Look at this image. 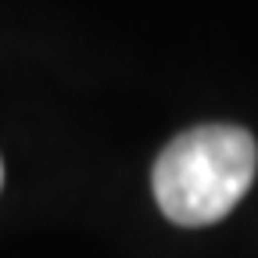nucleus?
<instances>
[{
  "mask_svg": "<svg viewBox=\"0 0 258 258\" xmlns=\"http://www.w3.org/2000/svg\"><path fill=\"white\" fill-rule=\"evenodd\" d=\"M258 169L254 137L240 125H198L179 133L154 161V201L179 226L230 215Z\"/></svg>",
  "mask_w": 258,
  "mask_h": 258,
  "instance_id": "obj_1",
  "label": "nucleus"
},
{
  "mask_svg": "<svg viewBox=\"0 0 258 258\" xmlns=\"http://www.w3.org/2000/svg\"><path fill=\"white\" fill-rule=\"evenodd\" d=\"M0 186H4V165H0Z\"/></svg>",
  "mask_w": 258,
  "mask_h": 258,
  "instance_id": "obj_2",
  "label": "nucleus"
}]
</instances>
